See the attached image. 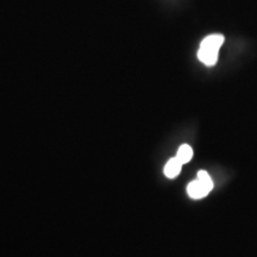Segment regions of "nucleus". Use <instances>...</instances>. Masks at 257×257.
<instances>
[{"label":"nucleus","instance_id":"obj_1","mask_svg":"<svg viewBox=\"0 0 257 257\" xmlns=\"http://www.w3.org/2000/svg\"><path fill=\"white\" fill-rule=\"evenodd\" d=\"M225 38L223 35L214 34L205 37L198 50V59L206 66H214L218 61L220 47L223 46Z\"/></svg>","mask_w":257,"mask_h":257},{"label":"nucleus","instance_id":"obj_4","mask_svg":"<svg viewBox=\"0 0 257 257\" xmlns=\"http://www.w3.org/2000/svg\"><path fill=\"white\" fill-rule=\"evenodd\" d=\"M192 157H193V150L191 147L187 146V144H184V146L180 147L178 155H176V159H178L182 165L189 162V161L192 160Z\"/></svg>","mask_w":257,"mask_h":257},{"label":"nucleus","instance_id":"obj_3","mask_svg":"<svg viewBox=\"0 0 257 257\" xmlns=\"http://www.w3.org/2000/svg\"><path fill=\"white\" fill-rule=\"evenodd\" d=\"M181 167H182V163L180 162V161L176 159H172L168 161V163H167L166 167H165V174L167 178H175V176H178L180 174V172H181Z\"/></svg>","mask_w":257,"mask_h":257},{"label":"nucleus","instance_id":"obj_2","mask_svg":"<svg viewBox=\"0 0 257 257\" xmlns=\"http://www.w3.org/2000/svg\"><path fill=\"white\" fill-rule=\"evenodd\" d=\"M212 188H213V182H212L210 175L204 170H201V172L198 173L197 180H194L188 185L187 192L191 198L201 199L206 197L208 193L212 191Z\"/></svg>","mask_w":257,"mask_h":257}]
</instances>
